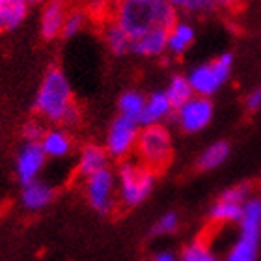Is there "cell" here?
I'll use <instances>...</instances> for the list:
<instances>
[{
  "instance_id": "18",
  "label": "cell",
  "mask_w": 261,
  "mask_h": 261,
  "mask_svg": "<svg viewBox=\"0 0 261 261\" xmlns=\"http://www.w3.org/2000/svg\"><path fill=\"white\" fill-rule=\"evenodd\" d=\"M28 0H0V32L17 30L27 21Z\"/></svg>"
},
{
  "instance_id": "22",
  "label": "cell",
  "mask_w": 261,
  "mask_h": 261,
  "mask_svg": "<svg viewBox=\"0 0 261 261\" xmlns=\"http://www.w3.org/2000/svg\"><path fill=\"white\" fill-rule=\"evenodd\" d=\"M229 144L224 140H218L215 144H211L209 147L203 149L200 157H198V168L203 170V172H209V170H215L218 166H222L226 163V159L229 157Z\"/></svg>"
},
{
  "instance_id": "10",
  "label": "cell",
  "mask_w": 261,
  "mask_h": 261,
  "mask_svg": "<svg viewBox=\"0 0 261 261\" xmlns=\"http://www.w3.org/2000/svg\"><path fill=\"white\" fill-rule=\"evenodd\" d=\"M45 163H47V155L41 147V142H22L15 153V177L19 185L24 187L39 179Z\"/></svg>"
},
{
  "instance_id": "19",
  "label": "cell",
  "mask_w": 261,
  "mask_h": 261,
  "mask_svg": "<svg viewBox=\"0 0 261 261\" xmlns=\"http://www.w3.org/2000/svg\"><path fill=\"white\" fill-rule=\"evenodd\" d=\"M194 27L187 21H177L168 30V53L174 56L185 55L194 43Z\"/></svg>"
},
{
  "instance_id": "3",
  "label": "cell",
  "mask_w": 261,
  "mask_h": 261,
  "mask_svg": "<svg viewBox=\"0 0 261 261\" xmlns=\"http://www.w3.org/2000/svg\"><path fill=\"white\" fill-rule=\"evenodd\" d=\"M118 181V201L127 209L138 207L149 198L155 189V172L135 161H121L116 170Z\"/></svg>"
},
{
  "instance_id": "28",
  "label": "cell",
  "mask_w": 261,
  "mask_h": 261,
  "mask_svg": "<svg viewBox=\"0 0 261 261\" xmlns=\"http://www.w3.org/2000/svg\"><path fill=\"white\" fill-rule=\"evenodd\" d=\"M181 261H217L215 254L207 248L203 243L196 241L192 245H189L181 254Z\"/></svg>"
},
{
  "instance_id": "17",
  "label": "cell",
  "mask_w": 261,
  "mask_h": 261,
  "mask_svg": "<svg viewBox=\"0 0 261 261\" xmlns=\"http://www.w3.org/2000/svg\"><path fill=\"white\" fill-rule=\"evenodd\" d=\"M41 147H43L47 159H64L73 149V140L64 127L56 125L45 130L43 138H41Z\"/></svg>"
},
{
  "instance_id": "14",
  "label": "cell",
  "mask_w": 261,
  "mask_h": 261,
  "mask_svg": "<svg viewBox=\"0 0 261 261\" xmlns=\"http://www.w3.org/2000/svg\"><path fill=\"white\" fill-rule=\"evenodd\" d=\"M239 239L259 245L261 239V198L259 196H250L245 203L243 217L239 220Z\"/></svg>"
},
{
  "instance_id": "13",
  "label": "cell",
  "mask_w": 261,
  "mask_h": 261,
  "mask_svg": "<svg viewBox=\"0 0 261 261\" xmlns=\"http://www.w3.org/2000/svg\"><path fill=\"white\" fill-rule=\"evenodd\" d=\"M110 155L107 153L105 146L97 144H88L81 149L79 159H76V175H81L82 179H86L90 175L97 174L101 170L110 168Z\"/></svg>"
},
{
  "instance_id": "11",
  "label": "cell",
  "mask_w": 261,
  "mask_h": 261,
  "mask_svg": "<svg viewBox=\"0 0 261 261\" xmlns=\"http://www.w3.org/2000/svg\"><path fill=\"white\" fill-rule=\"evenodd\" d=\"M67 6L65 0H49L43 4L41 15H39V34L45 41H55L62 38V28L67 19Z\"/></svg>"
},
{
  "instance_id": "29",
  "label": "cell",
  "mask_w": 261,
  "mask_h": 261,
  "mask_svg": "<svg viewBox=\"0 0 261 261\" xmlns=\"http://www.w3.org/2000/svg\"><path fill=\"white\" fill-rule=\"evenodd\" d=\"M45 121H41L39 118H30L28 121H24L21 127V136L22 142H41L45 135Z\"/></svg>"
},
{
  "instance_id": "21",
  "label": "cell",
  "mask_w": 261,
  "mask_h": 261,
  "mask_svg": "<svg viewBox=\"0 0 261 261\" xmlns=\"http://www.w3.org/2000/svg\"><path fill=\"white\" fill-rule=\"evenodd\" d=\"M146 99L147 97L144 93L136 92V90H127L118 97V114L140 123L142 112L146 107Z\"/></svg>"
},
{
  "instance_id": "32",
  "label": "cell",
  "mask_w": 261,
  "mask_h": 261,
  "mask_svg": "<svg viewBox=\"0 0 261 261\" xmlns=\"http://www.w3.org/2000/svg\"><path fill=\"white\" fill-rule=\"evenodd\" d=\"M217 2V6H220V8H233V6H237L241 2V0H215Z\"/></svg>"
},
{
  "instance_id": "9",
  "label": "cell",
  "mask_w": 261,
  "mask_h": 261,
  "mask_svg": "<svg viewBox=\"0 0 261 261\" xmlns=\"http://www.w3.org/2000/svg\"><path fill=\"white\" fill-rule=\"evenodd\" d=\"M248 198H250V185L248 183L229 187L228 191H224L220 198L215 201V205L211 207V213H209V218L213 222H239Z\"/></svg>"
},
{
  "instance_id": "2",
  "label": "cell",
  "mask_w": 261,
  "mask_h": 261,
  "mask_svg": "<svg viewBox=\"0 0 261 261\" xmlns=\"http://www.w3.org/2000/svg\"><path fill=\"white\" fill-rule=\"evenodd\" d=\"M114 22L136 39L151 30H170L177 22V10L168 0H118Z\"/></svg>"
},
{
  "instance_id": "25",
  "label": "cell",
  "mask_w": 261,
  "mask_h": 261,
  "mask_svg": "<svg viewBox=\"0 0 261 261\" xmlns=\"http://www.w3.org/2000/svg\"><path fill=\"white\" fill-rule=\"evenodd\" d=\"M86 24V15L79 10H73L67 13V19L62 28V39H73L82 32V28Z\"/></svg>"
},
{
  "instance_id": "4",
  "label": "cell",
  "mask_w": 261,
  "mask_h": 261,
  "mask_svg": "<svg viewBox=\"0 0 261 261\" xmlns=\"http://www.w3.org/2000/svg\"><path fill=\"white\" fill-rule=\"evenodd\" d=\"M136 155L140 163L153 172L164 168L172 159V135L164 125L142 127L138 142H136Z\"/></svg>"
},
{
  "instance_id": "8",
  "label": "cell",
  "mask_w": 261,
  "mask_h": 261,
  "mask_svg": "<svg viewBox=\"0 0 261 261\" xmlns=\"http://www.w3.org/2000/svg\"><path fill=\"white\" fill-rule=\"evenodd\" d=\"M213 114H215V107H213L211 99L194 95L191 101H187L185 105H181L179 109L175 110V121L183 133L194 135L211 123Z\"/></svg>"
},
{
  "instance_id": "23",
  "label": "cell",
  "mask_w": 261,
  "mask_h": 261,
  "mask_svg": "<svg viewBox=\"0 0 261 261\" xmlns=\"http://www.w3.org/2000/svg\"><path fill=\"white\" fill-rule=\"evenodd\" d=\"M164 92H166V95H168V99L172 101L175 110L179 109L181 105H185L187 101H191V99L194 97L191 82H189V79L183 75L172 76V79L168 81V86H166Z\"/></svg>"
},
{
  "instance_id": "33",
  "label": "cell",
  "mask_w": 261,
  "mask_h": 261,
  "mask_svg": "<svg viewBox=\"0 0 261 261\" xmlns=\"http://www.w3.org/2000/svg\"><path fill=\"white\" fill-rule=\"evenodd\" d=\"M49 0H28V4L30 6H43V4H47Z\"/></svg>"
},
{
  "instance_id": "27",
  "label": "cell",
  "mask_w": 261,
  "mask_h": 261,
  "mask_svg": "<svg viewBox=\"0 0 261 261\" xmlns=\"http://www.w3.org/2000/svg\"><path fill=\"white\" fill-rule=\"evenodd\" d=\"M177 226H179V217H177V213L168 211V213H164L163 217L159 218L157 222L151 226V235H153V237L170 235V233H174L175 229H177Z\"/></svg>"
},
{
  "instance_id": "31",
  "label": "cell",
  "mask_w": 261,
  "mask_h": 261,
  "mask_svg": "<svg viewBox=\"0 0 261 261\" xmlns=\"http://www.w3.org/2000/svg\"><path fill=\"white\" fill-rule=\"evenodd\" d=\"M155 261H181L172 254V252H159L155 256Z\"/></svg>"
},
{
  "instance_id": "1",
  "label": "cell",
  "mask_w": 261,
  "mask_h": 261,
  "mask_svg": "<svg viewBox=\"0 0 261 261\" xmlns=\"http://www.w3.org/2000/svg\"><path fill=\"white\" fill-rule=\"evenodd\" d=\"M32 107L39 120L55 127L75 125L81 118L79 107L73 99L69 79L58 65L49 67L41 76Z\"/></svg>"
},
{
  "instance_id": "26",
  "label": "cell",
  "mask_w": 261,
  "mask_h": 261,
  "mask_svg": "<svg viewBox=\"0 0 261 261\" xmlns=\"http://www.w3.org/2000/svg\"><path fill=\"white\" fill-rule=\"evenodd\" d=\"M175 10L187 11V13H209L217 6L215 0H168Z\"/></svg>"
},
{
  "instance_id": "12",
  "label": "cell",
  "mask_w": 261,
  "mask_h": 261,
  "mask_svg": "<svg viewBox=\"0 0 261 261\" xmlns=\"http://www.w3.org/2000/svg\"><path fill=\"white\" fill-rule=\"evenodd\" d=\"M174 112H175V109H174V105H172V101L168 99V95H166V92L149 93L146 99L144 112H142L140 127L163 125L164 121L168 120Z\"/></svg>"
},
{
  "instance_id": "20",
  "label": "cell",
  "mask_w": 261,
  "mask_h": 261,
  "mask_svg": "<svg viewBox=\"0 0 261 261\" xmlns=\"http://www.w3.org/2000/svg\"><path fill=\"white\" fill-rule=\"evenodd\" d=\"M103 39H105L107 49H109L114 56L130 55V45H133V39H130L129 34H127L121 27H118L114 21L109 22V24L105 27Z\"/></svg>"
},
{
  "instance_id": "16",
  "label": "cell",
  "mask_w": 261,
  "mask_h": 261,
  "mask_svg": "<svg viewBox=\"0 0 261 261\" xmlns=\"http://www.w3.org/2000/svg\"><path fill=\"white\" fill-rule=\"evenodd\" d=\"M53 200H55V189L47 181L36 179L21 187V205L27 211H41L47 205H50Z\"/></svg>"
},
{
  "instance_id": "5",
  "label": "cell",
  "mask_w": 261,
  "mask_h": 261,
  "mask_svg": "<svg viewBox=\"0 0 261 261\" xmlns=\"http://www.w3.org/2000/svg\"><path fill=\"white\" fill-rule=\"evenodd\" d=\"M231 67H233L231 53H222L213 62H205V64L192 67L187 79L191 82L194 95L211 99V95H215L226 84V81L231 75Z\"/></svg>"
},
{
  "instance_id": "6",
  "label": "cell",
  "mask_w": 261,
  "mask_h": 261,
  "mask_svg": "<svg viewBox=\"0 0 261 261\" xmlns=\"http://www.w3.org/2000/svg\"><path fill=\"white\" fill-rule=\"evenodd\" d=\"M84 196L88 205L99 215H110L118 201V181L116 172L110 168L101 170L97 174L84 179Z\"/></svg>"
},
{
  "instance_id": "15",
  "label": "cell",
  "mask_w": 261,
  "mask_h": 261,
  "mask_svg": "<svg viewBox=\"0 0 261 261\" xmlns=\"http://www.w3.org/2000/svg\"><path fill=\"white\" fill-rule=\"evenodd\" d=\"M168 53V30H151L133 39L130 55L142 58H159Z\"/></svg>"
},
{
  "instance_id": "7",
  "label": "cell",
  "mask_w": 261,
  "mask_h": 261,
  "mask_svg": "<svg viewBox=\"0 0 261 261\" xmlns=\"http://www.w3.org/2000/svg\"><path fill=\"white\" fill-rule=\"evenodd\" d=\"M140 123L135 120H129L125 116H116L105 138V149L110 155V159L125 161L130 153L136 149V142L140 135Z\"/></svg>"
},
{
  "instance_id": "24",
  "label": "cell",
  "mask_w": 261,
  "mask_h": 261,
  "mask_svg": "<svg viewBox=\"0 0 261 261\" xmlns=\"http://www.w3.org/2000/svg\"><path fill=\"white\" fill-rule=\"evenodd\" d=\"M257 246L248 241L237 239L235 245L231 246V250L228 252L226 261H256L257 259Z\"/></svg>"
},
{
  "instance_id": "30",
  "label": "cell",
  "mask_w": 261,
  "mask_h": 261,
  "mask_svg": "<svg viewBox=\"0 0 261 261\" xmlns=\"http://www.w3.org/2000/svg\"><path fill=\"white\" fill-rule=\"evenodd\" d=\"M246 109L250 110V112H256V110L261 109V88H256V90H252L248 95H246Z\"/></svg>"
}]
</instances>
